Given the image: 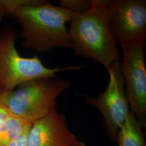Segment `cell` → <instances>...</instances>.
Masks as SVG:
<instances>
[{
    "label": "cell",
    "instance_id": "1",
    "mask_svg": "<svg viewBox=\"0 0 146 146\" xmlns=\"http://www.w3.org/2000/svg\"><path fill=\"white\" fill-rule=\"evenodd\" d=\"M74 14L48 1L32 0L17 8L13 16L21 28L23 47L38 52H50L71 47L66 25Z\"/></svg>",
    "mask_w": 146,
    "mask_h": 146
},
{
    "label": "cell",
    "instance_id": "2",
    "mask_svg": "<svg viewBox=\"0 0 146 146\" xmlns=\"http://www.w3.org/2000/svg\"><path fill=\"white\" fill-rule=\"evenodd\" d=\"M93 7L82 14H74L68 31L75 54L101 64L107 70L120 61L117 44L110 31V0H93Z\"/></svg>",
    "mask_w": 146,
    "mask_h": 146
},
{
    "label": "cell",
    "instance_id": "3",
    "mask_svg": "<svg viewBox=\"0 0 146 146\" xmlns=\"http://www.w3.org/2000/svg\"><path fill=\"white\" fill-rule=\"evenodd\" d=\"M70 85V81L57 78L34 79L0 95V102L11 113L33 123L56 109L58 96Z\"/></svg>",
    "mask_w": 146,
    "mask_h": 146
},
{
    "label": "cell",
    "instance_id": "4",
    "mask_svg": "<svg viewBox=\"0 0 146 146\" xmlns=\"http://www.w3.org/2000/svg\"><path fill=\"white\" fill-rule=\"evenodd\" d=\"M18 36L15 29L7 26L0 30V95L10 92L21 84L34 79L56 78L57 73L79 70L84 66L48 68L37 56H21L16 49Z\"/></svg>",
    "mask_w": 146,
    "mask_h": 146
},
{
    "label": "cell",
    "instance_id": "5",
    "mask_svg": "<svg viewBox=\"0 0 146 146\" xmlns=\"http://www.w3.org/2000/svg\"><path fill=\"white\" fill-rule=\"evenodd\" d=\"M145 41L122 45L121 72L131 112L142 128L146 127V68Z\"/></svg>",
    "mask_w": 146,
    "mask_h": 146
},
{
    "label": "cell",
    "instance_id": "6",
    "mask_svg": "<svg viewBox=\"0 0 146 146\" xmlns=\"http://www.w3.org/2000/svg\"><path fill=\"white\" fill-rule=\"evenodd\" d=\"M110 80L107 88L97 98L85 95L84 101L103 116L107 134L116 141L121 127L130 112L129 105L125 94L123 79L120 69V61L107 69Z\"/></svg>",
    "mask_w": 146,
    "mask_h": 146
},
{
    "label": "cell",
    "instance_id": "7",
    "mask_svg": "<svg viewBox=\"0 0 146 146\" xmlns=\"http://www.w3.org/2000/svg\"><path fill=\"white\" fill-rule=\"evenodd\" d=\"M108 10L110 31L117 44L145 41V0H110Z\"/></svg>",
    "mask_w": 146,
    "mask_h": 146
},
{
    "label": "cell",
    "instance_id": "8",
    "mask_svg": "<svg viewBox=\"0 0 146 146\" xmlns=\"http://www.w3.org/2000/svg\"><path fill=\"white\" fill-rule=\"evenodd\" d=\"M28 146H86L69 128L64 115L55 109L32 123L27 135Z\"/></svg>",
    "mask_w": 146,
    "mask_h": 146
},
{
    "label": "cell",
    "instance_id": "9",
    "mask_svg": "<svg viewBox=\"0 0 146 146\" xmlns=\"http://www.w3.org/2000/svg\"><path fill=\"white\" fill-rule=\"evenodd\" d=\"M142 129L130 111L116 136L118 146H146Z\"/></svg>",
    "mask_w": 146,
    "mask_h": 146
},
{
    "label": "cell",
    "instance_id": "10",
    "mask_svg": "<svg viewBox=\"0 0 146 146\" xmlns=\"http://www.w3.org/2000/svg\"><path fill=\"white\" fill-rule=\"evenodd\" d=\"M32 123L11 113L0 127V146H8L13 141L29 131Z\"/></svg>",
    "mask_w": 146,
    "mask_h": 146
},
{
    "label": "cell",
    "instance_id": "11",
    "mask_svg": "<svg viewBox=\"0 0 146 146\" xmlns=\"http://www.w3.org/2000/svg\"><path fill=\"white\" fill-rule=\"evenodd\" d=\"M59 5L74 14H82L93 7V0H60Z\"/></svg>",
    "mask_w": 146,
    "mask_h": 146
},
{
    "label": "cell",
    "instance_id": "12",
    "mask_svg": "<svg viewBox=\"0 0 146 146\" xmlns=\"http://www.w3.org/2000/svg\"><path fill=\"white\" fill-rule=\"evenodd\" d=\"M29 131L23 134L22 135L13 141L8 146H28L27 135Z\"/></svg>",
    "mask_w": 146,
    "mask_h": 146
},
{
    "label": "cell",
    "instance_id": "13",
    "mask_svg": "<svg viewBox=\"0 0 146 146\" xmlns=\"http://www.w3.org/2000/svg\"><path fill=\"white\" fill-rule=\"evenodd\" d=\"M11 113L5 106L0 102V127L4 123Z\"/></svg>",
    "mask_w": 146,
    "mask_h": 146
},
{
    "label": "cell",
    "instance_id": "14",
    "mask_svg": "<svg viewBox=\"0 0 146 146\" xmlns=\"http://www.w3.org/2000/svg\"><path fill=\"white\" fill-rule=\"evenodd\" d=\"M6 15H9L6 0H0V24Z\"/></svg>",
    "mask_w": 146,
    "mask_h": 146
}]
</instances>
